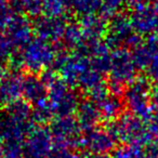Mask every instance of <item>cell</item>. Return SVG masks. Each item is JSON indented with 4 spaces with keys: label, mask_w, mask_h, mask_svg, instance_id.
I'll return each mask as SVG.
<instances>
[{
    "label": "cell",
    "mask_w": 158,
    "mask_h": 158,
    "mask_svg": "<svg viewBox=\"0 0 158 158\" xmlns=\"http://www.w3.org/2000/svg\"><path fill=\"white\" fill-rule=\"evenodd\" d=\"M128 102L138 116L148 119L154 114L152 104V89L145 79H139L128 91Z\"/></svg>",
    "instance_id": "6da1fadb"
},
{
    "label": "cell",
    "mask_w": 158,
    "mask_h": 158,
    "mask_svg": "<svg viewBox=\"0 0 158 158\" xmlns=\"http://www.w3.org/2000/svg\"><path fill=\"white\" fill-rule=\"evenodd\" d=\"M142 158H158V143H151L143 151Z\"/></svg>",
    "instance_id": "7a4b0ae2"
},
{
    "label": "cell",
    "mask_w": 158,
    "mask_h": 158,
    "mask_svg": "<svg viewBox=\"0 0 158 158\" xmlns=\"http://www.w3.org/2000/svg\"><path fill=\"white\" fill-rule=\"evenodd\" d=\"M152 104L156 114H158V85L152 90Z\"/></svg>",
    "instance_id": "3957f363"
}]
</instances>
